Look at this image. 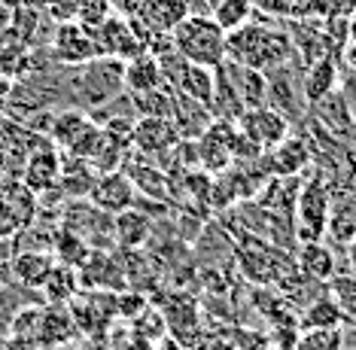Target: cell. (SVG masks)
Instances as JSON below:
<instances>
[{"instance_id":"obj_29","label":"cell","mask_w":356,"mask_h":350,"mask_svg":"<svg viewBox=\"0 0 356 350\" xmlns=\"http://www.w3.org/2000/svg\"><path fill=\"white\" fill-rule=\"evenodd\" d=\"M253 10H256L253 0H220L210 15H213V22L220 24L225 34H229V31L241 28L244 22L253 19Z\"/></svg>"},{"instance_id":"obj_32","label":"cell","mask_w":356,"mask_h":350,"mask_svg":"<svg viewBox=\"0 0 356 350\" xmlns=\"http://www.w3.org/2000/svg\"><path fill=\"white\" fill-rule=\"evenodd\" d=\"M40 308L43 305H31V308H19V311H13V317H10V335L13 338H34L37 335Z\"/></svg>"},{"instance_id":"obj_41","label":"cell","mask_w":356,"mask_h":350,"mask_svg":"<svg viewBox=\"0 0 356 350\" xmlns=\"http://www.w3.org/2000/svg\"><path fill=\"white\" fill-rule=\"evenodd\" d=\"M204 3L210 6V13H213V6H216V3H220V0H204Z\"/></svg>"},{"instance_id":"obj_7","label":"cell","mask_w":356,"mask_h":350,"mask_svg":"<svg viewBox=\"0 0 356 350\" xmlns=\"http://www.w3.org/2000/svg\"><path fill=\"white\" fill-rule=\"evenodd\" d=\"M234 125H238V132L244 134L247 141H253L262 152L274 150V146H277L283 137L293 132V125H289V122L283 119L274 107H268V104H265V107H250V110H244Z\"/></svg>"},{"instance_id":"obj_8","label":"cell","mask_w":356,"mask_h":350,"mask_svg":"<svg viewBox=\"0 0 356 350\" xmlns=\"http://www.w3.org/2000/svg\"><path fill=\"white\" fill-rule=\"evenodd\" d=\"M49 55L55 58V64L61 67H76V64H86L92 58H98V43L88 34V28H83L79 22H64L58 24L49 46Z\"/></svg>"},{"instance_id":"obj_14","label":"cell","mask_w":356,"mask_h":350,"mask_svg":"<svg viewBox=\"0 0 356 350\" xmlns=\"http://www.w3.org/2000/svg\"><path fill=\"white\" fill-rule=\"evenodd\" d=\"M55 265V256L49 253V250H34V247H25L19 250V253L10 256V274L13 280L19 283L22 289H40L43 287V280L49 278Z\"/></svg>"},{"instance_id":"obj_22","label":"cell","mask_w":356,"mask_h":350,"mask_svg":"<svg viewBox=\"0 0 356 350\" xmlns=\"http://www.w3.org/2000/svg\"><path fill=\"white\" fill-rule=\"evenodd\" d=\"M210 116L213 119H225V122H238L241 113H244V101L238 97V92H234L232 79L225 77L222 67H216V83H213V97H210Z\"/></svg>"},{"instance_id":"obj_19","label":"cell","mask_w":356,"mask_h":350,"mask_svg":"<svg viewBox=\"0 0 356 350\" xmlns=\"http://www.w3.org/2000/svg\"><path fill=\"white\" fill-rule=\"evenodd\" d=\"M347 314L338 308L332 299L323 292V296L317 299H311L305 308H302V314H298V329H335V326H347Z\"/></svg>"},{"instance_id":"obj_36","label":"cell","mask_w":356,"mask_h":350,"mask_svg":"<svg viewBox=\"0 0 356 350\" xmlns=\"http://www.w3.org/2000/svg\"><path fill=\"white\" fill-rule=\"evenodd\" d=\"M344 262H347V271L356 274V241H350L344 247Z\"/></svg>"},{"instance_id":"obj_39","label":"cell","mask_w":356,"mask_h":350,"mask_svg":"<svg viewBox=\"0 0 356 350\" xmlns=\"http://www.w3.org/2000/svg\"><path fill=\"white\" fill-rule=\"evenodd\" d=\"M347 43L356 46V10L347 13Z\"/></svg>"},{"instance_id":"obj_1","label":"cell","mask_w":356,"mask_h":350,"mask_svg":"<svg viewBox=\"0 0 356 350\" xmlns=\"http://www.w3.org/2000/svg\"><path fill=\"white\" fill-rule=\"evenodd\" d=\"M64 86L74 107L95 110L125 92V61L113 55H98L76 67H64Z\"/></svg>"},{"instance_id":"obj_38","label":"cell","mask_w":356,"mask_h":350,"mask_svg":"<svg viewBox=\"0 0 356 350\" xmlns=\"http://www.w3.org/2000/svg\"><path fill=\"white\" fill-rule=\"evenodd\" d=\"M83 350H119V347H113L104 338H88V344H83Z\"/></svg>"},{"instance_id":"obj_37","label":"cell","mask_w":356,"mask_h":350,"mask_svg":"<svg viewBox=\"0 0 356 350\" xmlns=\"http://www.w3.org/2000/svg\"><path fill=\"white\" fill-rule=\"evenodd\" d=\"M10 22H13V10H10V6L0 3V37H3L6 31H10Z\"/></svg>"},{"instance_id":"obj_4","label":"cell","mask_w":356,"mask_h":350,"mask_svg":"<svg viewBox=\"0 0 356 350\" xmlns=\"http://www.w3.org/2000/svg\"><path fill=\"white\" fill-rule=\"evenodd\" d=\"M298 64L302 58H293L286 64H277V67L265 70V79H268V107H274L283 119L293 128H302L307 119V104L302 95V73H298Z\"/></svg>"},{"instance_id":"obj_30","label":"cell","mask_w":356,"mask_h":350,"mask_svg":"<svg viewBox=\"0 0 356 350\" xmlns=\"http://www.w3.org/2000/svg\"><path fill=\"white\" fill-rule=\"evenodd\" d=\"M31 219L22 214L19 207H15V201L10 198V195L6 192H0V244H10L15 234H22L25 229H31Z\"/></svg>"},{"instance_id":"obj_13","label":"cell","mask_w":356,"mask_h":350,"mask_svg":"<svg viewBox=\"0 0 356 350\" xmlns=\"http://www.w3.org/2000/svg\"><path fill=\"white\" fill-rule=\"evenodd\" d=\"M79 335L74 317H70L67 305H43L40 308V323H37V335L34 341L46 350H55L61 344H70Z\"/></svg>"},{"instance_id":"obj_21","label":"cell","mask_w":356,"mask_h":350,"mask_svg":"<svg viewBox=\"0 0 356 350\" xmlns=\"http://www.w3.org/2000/svg\"><path fill=\"white\" fill-rule=\"evenodd\" d=\"M92 125V116L79 107H67V110H55L52 116V128H49V141L58 146V150H67L70 143L76 141L86 128Z\"/></svg>"},{"instance_id":"obj_5","label":"cell","mask_w":356,"mask_h":350,"mask_svg":"<svg viewBox=\"0 0 356 350\" xmlns=\"http://www.w3.org/2000/svg\"><path fill=\"white\" fill-rule=\"evenodd\" d=\"M58 180H61V150L49 141V137H43V141L25 156V165H22V186L40 198V195L58 189Z\"/></svg>"},{"instance_id":"obj_43","label":"cell","mask_w":356,"mask_h":350,"mask_svg":"<svg viewBox=\"0 0 356 350\" xmlns=\"http://www.w3.org/2000/svg\"><path fill=\"white\" fill-rule=\"evenodd\" d=\"M0 40H3V37H0Z\"/></svg>"},{"instance_id":"obj_6","label":"cell","mask_w":356,"mask_h":350,"mask_svg":"<svg viewBox=\"0 0 356 350\" xmlns=\"http://www.w3.org/2000/svg\"><path fill=\"white\" fill-rule=\"evenodd\" d=\"M180 141L183 137L171 119H156V116H137L134 119L131 150H137L140 159H152L161 165V159H165Z\"/></svg>"},{"instance_id":"obj_26","label":"cell","mask_w":356,"mask_h":350,"mask_svg":"<svg viewBox=\"0 0 356 350\" xmlns=\"http://www.w3.org/2000/svg\"><path fill=\"white\" fill-rule=\"evenodd\" d=\"M125 174L131 177L134 189L147 192L149 198H156V201H168V198H171V183H168L165 170H161L159 165H147V161H140V165L131 168V170H125Z\"/></svg>"},{"instance_id":"obj_12","label":"cell","mask_w":356,"mask_h":350,"mask_svg":"<svg viewBox=\"0 0 356 350\" xmlns=\"http://www.w3.org/2000/svg\"><path fill=\"white\" fill-rule=\"evenodd\" d=\"M338 86H341V55H326V58L305 64L302 95H305L307 107H314L317 101H323V97L329 92H335Z\"/></svg>"},{"instance_id":"obj_25","label":"cell","mask_w":356,"mask_h":350,"mask_svg":"<svg viewBox=\"0 0 356 350\" xmlns=\"http://www.w3.org/2000/svg\"><path fill=\"white\" fill-rule=\"evenodd\" d=\"M88 244L79 238L76 232H70V229H55L52 234V247H49V253L55 256V262H61V265H67V268H79L86 262V256H88Z\"/></svg>"},{"instance_id":"obj_15","label":"cell","mask_w":356,"mask_h":350,"mask_svg":"<svg viewBox=\"0 0 356 350\" xmlns=\"http://www.w3.org/2000/svg\"><path fill=\"white\" fill-rule=\"evenodd\" d=\"M220 67L225 70V77L232 79L234 92L238 97L244 101V107H265V101H268V79H265L262 70L256 67H247V64H238L232 58H225Z\"/></svg>"},{"instance_id":"obj_34","label":"cell","mask_w":356,"mask_h":350,"mask_svg":"<svg viewBox=\"0 0 356 350\" xmlns=\"http://www.w3.org/2000/svg\"><path fill=\"white\" fill-rule=\"evenodd\" d=\"M0 350H43V347H40L34 338H13L10 335L3 341V347H0Z\"/></svg>"},{"instance_id":"obj_28","label":"cell","mask_w":356,"mask_h":350,"mask_svg":"<svg viewBox=\"0 0 356 350\" xmlns=\"http://www.w3.org/2000/svg\"><path fill=\"white\" fill-rule=\"evenodd\" d=\"M326 296L347 314V320H356V274L350 271H335L326 280Z\"/></svg>"},{"instance_id":"obj_27","label":"cell","mask_w":356,"mask_h":350,"mask_svg":"<svg viewBox=\"0 0 356 350\" xmlns=\"http://www.w3.org/2000/svg\"><path fill=\"white\" fill-rule=\"evenodd\" d=\"M347 347V329H305L293 341V350H344Z\"/></svg>"},{"instance_id":"obj_10","label":"cell","mask_w":356,"mask_h":350,"mask_svg":"<svg viewBox=\"0 0 356 350\" xmlns=\"http://www.w3.org/2000/svg\"><path fill=\"white\" fill-rule=\"evenodd\" d=\"M326 238H329V247H338L341 253H344L347 244L356 241V198H353V189H332Z\"/></svg>"},{"instance_id":"obj_2","label":"cell","mask_w":356,"mask_h":350,"mask_svg":"<svg viewBox=\"0 0 356 350\" xmlns=\"http://www.w3.org/2000/svg\"><path fill=\"white\" fill-rule=\"evenodd\" d=\"M174 49L192 64L220 67L229 58L225 55V31L213 22V15H186L171 31Z\"/></svg>"},{"instance_id":"obj_9","label":"cell","mask_w":356,"mask_h":350,"mask_svg":"<svg viewBox=\"0 0 356 350\" xmlns=\"http://www.w3.org/2000/svg\"><path fill=\"white\" fill-rule=\"evenodd\" d=\"M88 198H92V205L98 210L116 216V214H122V210L134 207L137 189H134L131 177L119 168V170H107V174H101L98 180L92 183V189H88Z\"/></svg>"},{"instance_id":"obj_20","label":"cell","mask_w":356,"mask_h":350,"mask_svg":"<svg viewBox=\"0 0 356 350\" xmlns=\"http://www.w3.org/2000/svg\"><path fill=\"white\" fill-rule=\"evenodd\" d=\"M213 83H216V67H204V64L186 61L180 79H177V86H174V92H183L186 97H192V101H198V104H204V107H210V97H213Z\"/></svg>"},{"instance_id":"obj_16","label":"cell","mask_w":356,"mask_h":350,"mask_svg":"<svg viewBox=\"0 0 356 350\" xmlns=\"http://www.w3.org/2000/svg\"><path fill=\"white\" fill-rule=\"evenodd\" d=\"M149 234H152V219L149 214H143V207L134 205L113 216V244L119 250H125V253L140 250L149 241Z\"/></svg>"},{"instance_id":"obj_42","label":"cell","mask_w":356,"mask_h":350,"mask_svg":"<svg viewBox=\"0 0 356 350\" xmlns=\"http://www.w3.org/2000/svg\"><path fill=\"white\" fill-rule=\"evenodd\" d=\"M353 198H356V189H353Z\"/></svg>"},{"instance_id":"obj_35","label":"cell","mask_w":356,"mask_h":350,"mask_svg":"<svg viewBox=\"0 0 356 350\" xmlns=\"http://www.w3.org/2000/svg\"><path fill=\"white\" fill-rule=\"evenodd\" d=\"M119 350H156V341H149V338H140V335H131L125 341Z\"/></svg>"},{"instance_id":"obj_40","label":"cell","mask_w":356,"mask_h":350,"mask_svg":"<svg viewBox=\"0 0 356 350\" xmlns=\"http://www.w3.org/2000/svg\"><path fill=\"white\" fill-rule=\"evenodd\" d=\"M6 161V146H3V141H0V165Z\"/></svg>"},{"instance_id":"obj_3","label":"cell","mask_w":356,"mask_h":350,"mask_svg":"<svg viewBox=\"0 0 356 350\" xmlns=\"http://www.w3.org/2000/svg\"><path fill=\"white\" fill-rule=\"evenodd\" d=\"M329 201H332V183L320 168L311 165V174H302V189L293 210V232L296 241H323L326 238V219H329Z\"/></svg>"},{"instance_id":"obj_18","label":"cell","mask_w":356,"mask_h":350,"mask_svg":"<svg viewBox=\"0 0 356 350\" xmlns=\"http://www.w3.org/2000/svg\"><path fill=\"white\" fill-rule=\"evenodd\" d=\"M161 86H165V79H161V67L152 52H140L125 61V92L128 95H143Z\"/></svg>"},{"instance_id":"obj_44","label":"cell","mask_w":356,"mask_h":350,"mask_svg":"<svg viewBox=\"0 0 356 350\" xmlns=\"http://www.w3.org/2000/svg\"><path fill=\"white\" fill-rule=\"evenodd\" d=\"M43 350H46V347H43Z\"/></svg>"},{"instance_id":"obj_17","label":"cell","mask_w":356,"mask_h":350,"mask_svg":"<svg viewBox=\"0 0 356 350\" xmlns=\"http://www.w3.org/2000/svg\"><path fill=\"white\" fill-rule=\"evenodd\" d=\"M296 268L314 283H326L338 271V253L323 241H305L296 250Z\"/></svg>"},{"instance_id":"obj_23","label":"cell","mask_w":356,"mask_h":350,"mask_svg":"<svg viewBox=\"0 0 356 350\" xmlns=\"http://www.w3.org/2000/svg\"><path fill=\"white\" fill-rule=\"evenodd\" d=\"M40 292H43L46 305H67L70 299L79 292V278H76V268H67L61 262L52 265L49 278L43 280V287H40Z\"/></svg>"},{"instance_id":"obj_33","label":"cell","mask_w":356,"mask_h":350,"mask_svg":"<svg viewBox=\"0 0 356 350\" xmlns=\"http://www.w3.org/2000/svg\"><path fill=\"white\" fill-rule=\"evenodd\" d=\"M149 302H147V296H137V289H131V292H119L116 296V317H122V320H134L137 314L143 311Z\"/></svg>"},{"instance_id":"obj_11","label":"cell","mask_w":356,"mask_h":350,"mask_svg":"<svg viewBox=\"0 0 356 350\" xmlns=\"http://www.w3.org/2000/svg\"><path fill=\"white\" fill-rule=\"evenodd\" d=\"M268 165H271L274 177H302V174H307V168L314 165L307 137L289 132L274 150H268Z\"/></svg>"},{"instance_id":"obj_24","label":"cell","mask_w":356,"mask_h":350,"mask_svg":"<svg viewBox=\"0 0 356 350\" xmlns=\"http://www.w3.org/2000/svg\"><path fill=\"white\" fill-rule=\"evenodd\" d=\"M31 67H34V49H31V43H22V40L0 43V77L15 83L25 73H31Z\"/></svg>"},{"instance_id":"obj_31","label":"cell","mask_w":356,"mask_h":350,"mask_svg":"<svg viewBox=\"0 0 356 350\" xmlns=\"http://www.w3.org/2000/svg\"><path fill=\"white\" fill-rule=\"evenodd\" d=\"M134 335H140V338H149V341H161L168 335V323H165V314L159 311V308H152L147 305L140 314L134 317Z\"/></svg>"}]
</instances>
